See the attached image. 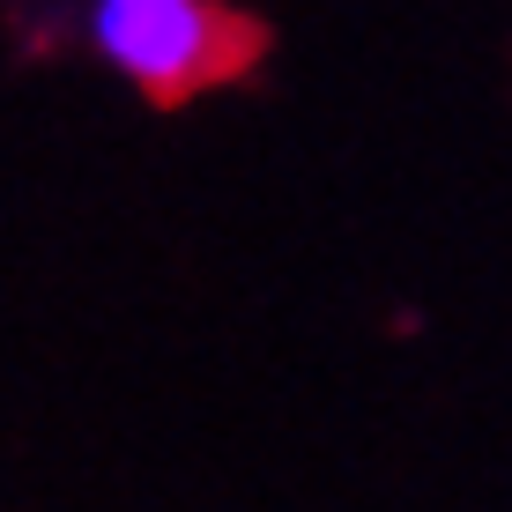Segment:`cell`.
Segmentation results:
<instances>
[{
	"label": "cell",
	"instance_id": "1",
	"mask_svg": "<svg viewBox=\"0 0 512 512\" xmlns=\"http://www.w3.org/2000/svg\"><path fill=\"white\" fill-rule=\"evenodd\" d=\"M82 38L119 82H134L156 104H179L186 90L238 67V23L223 0H90Z\"/></svg>",
	"mask_w": 512,
	"mask_h": 512
}]
</instances>
